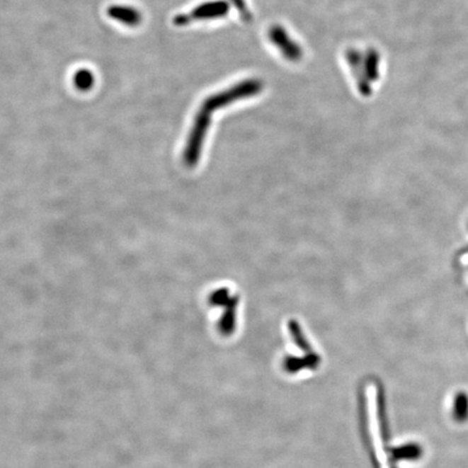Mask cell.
<instances>
[{"instance_id":"6da1fadb","label":"cell","mask_w":468,"mask_h":468,"mask_svg":"<svg viewBox=\"0 0 468 468\" xmlns=\"http://www.w3.org/2000/svg\"><path fill=\"white\" fill-rule=\"evenodd\" d=\"M263 87V81L259 79H246V81H240L229 89L222 90L220 93L210 96L202 104V109L212 113L215 110L222 109L232 102L258 95L259 93H261Z\"/></svg>"},{"instance_id":"7a4b0ae2","label":"cell","mask_w":468,"mask_h":468,"mask_svg":"<svg viewBox=\"0 0 468 468\" xmlns=\"http://www.w3.org/2000/svg\"><path fill=\"white\" fill-rule=\"evenodd\" d=\"M210 115H212V113L202 109V108L196 114L193 127H192L189 138H188L185 154H183L186 164L189 167H193L199 161L202 144H203L206 132H207L208 127H210Z\"/></svg>"},{"instance_id":"52a82bcc","label":"cell","mask_w":468,"mask_h":468,"mask_svg":"<svg viewBox=\"0 0 468 468\" xmlns=\"http://www.w3.org/2000/svg\"><path fill=\"white\" fill-rule=\"evenodd\" d=\"M363 65L370 83L377 81L379 76V55L375 49H369L363 55Z\"/></svg>"},{"instance_id":"8992f818","label":"cell","mask_w":468,"mask_h":468,"mask_svg":"<svg viewBox=\"0 0 468 468\" xmlns=\"http://www.w3.org/2000/svg\"><path fill=\"white\" fill-rule=\"evenodd\" d=\"M108 14L112 19L126 24L128 26H137L141 22V13L138 10L127 6H113L108 10Z\"/></svg>"},{"instance_id":"277c9868","label":"cell","mask_w":468,"mask_h":468,"mask_svg":"<svg viewBox=\"0 0 468 468\" xmlns=\"http://www.w3.org/2000/svg\"><path fill=\"white\" fill-rule=\"evenodd\" d=\"M268 38L287 60L298 62L302 58V50L299 45L290 38L289 33L281 25H273L270 28Z\"/></svg>"},{"instance_id":"9c48e42d","label":"cell","mask_w":468,"mask_h":468,"mask_svg":"<svg viewBox=\"0 0 468 468\" xmlns=\"http://www.w3.org/2000/svg\"><path fill=\"white\" fill-rule=\"evenodd\" d=\"M467 406V398H466L465 396H463V394H459V396L455 398V418H459V420L466 418V413H467L468 411Z\"/></svg>"},{"instance_id":"3957f363","label":"cell","mask_w":468,"mask_h":468,"mask_svg":"<svg viewBox=\"0 0 468 468\" xmlns=\"http://www.w3.org/2000/svg\"><path fill=\"white\" fill-rule=\"evenodd\" d=\"M229 11H230V4L227 0H214L198 6L190 13L175 16L173 23L178 26H185L199 20L219 19L222 16H226Z\"/></svg>"},{"instance_id":"ba28073f","label":"cell","mask_w":468,"mask_h":468,"mask_svg":"<svg viewBox=\"0 0 468 468\" xmlns=\"http://www.w3.org/2000/svg\"><path fill=\"white\" fill-rule=\"evenodd\" d=\"M95 79L91 72L86 69H81V71H77L74 75V84L77 89L81 91H86L93 87Z\"/></svg>"},{"instance_id":"30bf717a","label":"cell","mask_w":468,"mask_h":468,"mask_svg":"<svg viewBox=\"0 0 468 468\" xmlns=\"http://www.w3.org/2000/svg\"><path fill=\"white\" fill-rule=\"evenodd\" d=\"M231 1H232L233 5L236 6V10L240 13L242 20H244L245 22H251V19H253V14L251 13L249 8H247L245 0H231Z\"/></svg>"},{"instance_id":"5b68a950","label":"cell","mask_w":468,"mask_h":468,"mask_svg":"<svg viewBox=\"0 0 468 468\" xmlns=\"http://www.w3.org/2000/svg\"><path fill=\"white\" fill-rule=\"evenodd\" d=\"M347 62L350 67L355 81H357L358 90L361 95L367 97L371 95L372 89L370 81L365 74V65H363V55L357 49L350 48L345 53Z\"/></svg>"}]
</instances>
